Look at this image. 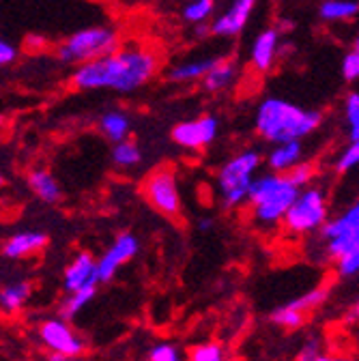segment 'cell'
<instances>
[{
    "label": "cell",
    "mask_w": 359,
    "mask_h": 361,
    "mask_svg": "<svg viewBox=\"0 0 359 361\" xmlns=\"http://www.w3.org/2000/svg\"><path fill=\"white\" fill-rule=\"evenodd\" d=\"M159 69V59L145 45H127L114 52L78 65L71 84L78 90H116L133 93L149 84Z\"/></svg>",
    "instance_id": "cell-1"
},
{
    "label": "cell",
    "mask_w": 359,
    "mask_h": 361,
    "mask_svg": "<svg viewBox=\"0 0 359 361\" xmlns=\"http://www.w3.org/2000/svg\"><path fill=\"white\" fill-rule=\"evenodd\" d=\"M323 123V114L305 110L282 97H267L256 110V131L262 140L278 145L288 140H303Z\"/></svg>",
    "instance_id": "cell-2"
},
{
    "label": "cell",
    "mask_w": 359,
    "mask_h": 361,
    "mask_svg": "<svg viewBox=\"0 0 359 361\" xmlns=\"http://www.w3.org/2000/svg\"><path fill=\"white\" fill-rule=\"evenodd\" d=\"M299 188L284 172H269L256 176L248 192V204L252 209V219L256 228L274 231L282 226V219L297 198Z\"/></svg>",
    "instance_id": "cell-3"
},
{
    "label": "cell",
    "mask_w": 359,
    "mask_h": 361,
    "mask_svg": "<svg viewBox=\"0 0 359 361\" xmlns=\"http://www.w3.org/2000/svg\"><path fill=\"white\" fill-rule=\"evenodd\" d=\"M262 164V155L254 149L239 151L229 161L217 170L215 183H217V196L224 209H239L248 200V192L252 180L256 178V172Z\"/></svg>",
    "instance_id": "cell-4"
},
{
    "label": "cell",
    "mask_w": 359,
    "mask_h": 361,
    "mask_svg": "<svg viewBox=\"0 0 359 361\" xmlns=\"http://www.w3.org/2000/svg\"><path fill=\"white\" fill-rule=\"evenodd\" d=\"M327 217H329V200L325 190L308 185L299 190L297 198L293 200V204L288 207L282 219V226L293 237H305L319 233Z\"/></svg>",
    "instance_id": "cell-5"
},
{
    "label": "cell",
    "mask_w": 359,
    "mask_h": 361,
    "mask_svg": "<svg viewBox=\"0 0 359 361\" xmlns=\"http://www.w3.org/2000/svg\"><path fill=\"white\" fill-rule=\"evenodd\" d=\"M121 45L118 32L108 26L82 28L67 37L56 50V56L67 65H82L114 52Z\"/></svg>",
    "instance_id": "cell-6"
},
{
    "label": "cell",
    "mask_w": 359,
    "mask_h": 361,
    "mask_svg": "<svg viewBox=\"0 0 359 361\" xmlns=\"http://www.w3.org/2000/svg\"><path fill=\"white\" fill-rule=\"evenodd\" d=\"M319 233L325 256L334 262L351 252H359V204L355 202L340 215L327 217Z\"/></svg>",
    "instance_id": "cell-7"
},
{
    "label": "cell",
    "mask_w": 359,
    "mask_h": 361,
    "mask_svg": "<svg viewBox=\"0 0 359 361\" xmlns=\"http://www.w3.org/2000/svg\"><path fill=\"white\" fill-rule=\"evenodd\" d=\"M142 190H145V198L157 213H162L166 217L181 215L183 196H181V188H178V176H176L174 168H170V166L155 168L147 176Z\"/></svg>",
    "instance_id": "cell-8"
},
{
    "label": "cell",
    "mask_w": 359,
    "mask_h": 361,
    "mask_svg": "<svg viewBox=\"0 0 359 361\" xmlns=\"http://www.w3.org/2000/svg\"><path fill=\"white\" fill-rule=\"evenodd\" d=\"M37 338L43 348L56 357H82L86 353V340L61 316L41 321L37 327Z\"/></svg>",
    "instance_id": "cell-9"
},
{
    "label": "cell",
    "mask_w": 359,
    "mask_h": 361,
    "mask_svg": "<svg viewBox=\"0 0 359 361\" xmlns=\"http://www.w3.org/2000/svg\"><path fill=\"white\" fill-rule=\"evenodd\" d=\"M327 297H329V286H317L293 301L278 305L269 314V321L276 327H280L282 331H297L308 323L310 314L317 312L327 301Z\"/></svg>",
    "instance_id": "cell-10"
},
{
    "label": "cell",
    "mask_w": 359,
    "mask_h": 361,
    "mask_svg": "<svg viewBox=\"0 0 359 361\" xmlns=\"http://www.w3.org/2000/svg\"><path fill=\"white\" fill-rule=\"evenodd\" d=\"M219 131V121L211 114L198 116L194 121H183L172 127V140L188 151H200L213 145Z\"/></svg>",
    "instance_id": "cell-11"
},
{
    "label": "cell",
    "mask_w": 359,
    "mask_h": 361,
    "mask_svg": "<svg viewBox=\"0 0 359 361\" xmlns=\"http://www.w3.org/2000/svg\"><path fill=\"white\" fill-rule=\"evenodd\" d=\"M138 250H140V241H138L136 235L121 233L112 241V245L102 254V258H97V278H99V284L114 280V276L118 274V269L136 258Z\"/></svg>",
    "instance_id": "cell-12"
},
{
    "label": "cell",
    "mask_w": 359,
    "mask_h": 361,
    "mask_svg": "<svg viewBox=\"0 0 359 361\" xmlns=\"http://www.w3.org/2000/svg\"><path fill=\"white\" fill-rule=\"evenodd\" d=\"M97 258L91 252H78L63 274V290L75 293L82 288H97Z\"/></svg>",
    "instance_id": "cell-13"
},
{
    "label": "cell",
    "mask_w": 359,
    "mask_h": 361,
    "mask_svg": "<svg viewBox=\"0 0 359 361\" xmlns=\"http://www.w3.org/2000/svg\"><path fill=\"white\" fill-rule=\"evenodd\" d=\"M256 3L258 0H233V5L221 16H217L215 22L209 26V32H213L215 37H224V39L239 37L245 30L256 9Z\"/></svg>",
    "instance_id": "cell-14"
},
{
    "label": "cell",
    "mask_w": 359,
    "mask_h": 361,
    "mask_svg": "<svg viewBox=\"0 0 359 361\" xmlns=\"http://www.w3.org/2000/svg\"><path fill=\"white\" fill-rule=\"evenodd\" d=\"M278 45H280V32L276 28H267L254 39L250 50V63L258 73H267L274 69L278 61Z\"/></svg>",
    "instance_id": "cell-15"
},
{
    "label": "cell",
    "mask_w": 359,
    "mask_h": 361,
    "mask_svg": "<svg viewBox=\"0 0 359 361\" xmlns=\"http://www.w3.org/2000/svg\"><path fill=\"white\" fill-rule=\"evenodd\" d=\"M48 245V235L41 231H22L11 235L5 243H3V256L9 260H24L30 258L35 254H39L41 250H46Z\"/></svg>",
    "instance_id": "cell-16"
},
{
    "label": "cell",
    "mask_w": 359,
    "mask_h": 361,
    "mask_svg": "<svg viewBox=\"0 0 359 361\" xmlns=\"http://www.w3.org/2000/svg\"><path fill=\"white\" fill-rule=\"evenodd\" d=\"M28 188L41 202H46V204H56L63 198L61 183L46 168H32L28 172Z\"/></svg>",
    "instance_id": "cell-17"
},
{
    "label": "cell",
    "mask_w": 359,
    "mask_h": 361,
    "mask_svg": "<svg viewBox=\"0 0 359 361\" xmlns=\"http://www.w3.org/2000/svg\"><path fill=\"white\" fill-rule=\"evenodd\" d=\"M301 159H303V142L288 140V142L274 145V149L267 155V166L272 168V172H288Z\"/></svg>",
    "instance_id": "cell-18"
},
{
    "label": "cell",
    "mask_w": 359,
    "mask_h": 361,
    "mask_svg": "<svg viewBox=\"0 0 359 361\" xmlns=\"http://www.w3.org/2000/svg\"><path fill=\"white\" fill-rule=\"evenodd\" d=\"M237 73L239 71H237V65L233 61H226V59L219 56V61L205 73L202 84L209 93H221V90H226L235 84Z\"/></svg>",
    "instance_id": "cell-19"
},
{
    "label": "cell",
    "mask_w": 359,
    "mask_h": 361,
    "mask_svg": "<svg viewBox=\"0 0 359 361\" xmlns=\"http://www.w3.org/2000/svg\"><path fill=\"white\" fill-rule=\"evenodd\" d=\"M30 297H32L30 282H11L0 288V312L13 316L26 307Z\"/></svg>",
    "instance_id": "cell-20"
},
{
    "label": "cell",
    "mask_w": 359,
    "mask_h": 361,
    "mask_svg": "<svg viewBox=\"0 0 359 361\" xmlns=\"http://www.w3.org/2000/svg\"><path fill=\"white\" fill-rule=\"evenodd\" d=\"M219 61V56L215 59H196V61H185L181 65H174L168 73V80L170 82H176V84H188V82H196V80H202L205 73Z\"/></svg>",
    "instance_id": "cell-21"
},
{
    "label": "cell",
    "mask_w": 359,
    "mask_h": 361,
    "mask_svg": "<svg viewBox=\"0 0 359 361\" xmlns=\"http://www.w3.org/2000/svg\"><path fill=\"white\" fill-rule=\"evenodd\" d=\"M99 129L106 135L108 140L112 142H121L125 138H129V131H131V121L125 112L118 110H110L99 118Z\"/></svg>",
    "instance_id": "cell-22"
},
{
    "label": "cell",
    "mask_w": 359,
    "mask_h": 361,
    "mask_svg": "<svg viewBox=\"0 0 359 361\" xmlns=\"http://www.w3.org/2000/svg\"><path fill=\"white\" fill-rule=\"evenodd\" d=\"M97 295V288H82L75 293H65V299L59 303V316L65 321H71L91 303Z\"/></svg>",
    "instance_id": "cell-23"
},
{
    "label": "cell",
    "mask_w": 359,
    "mask_h": 361,
    "mask_svg": "<svg viewBox=\"0 0 359 361\" xmlns=\"http://www.w3.org/2000/svg\"><path fill=\"white\" fill-rule=\"evenodd\" d=\"M359 5L355 0H325L319 9L321 20L325 22H351L357 18Z\"/></svg>",
    "instance_id": "cell-24"
},
{
    "label": "cell",
    "mask_w": 359,
    "mask_h": 361,
    "mask_svg": "<svg viewBox=\"0 0 359 361\" xmlns=\"http://www.w3.org/2000/svg\"><path fill=\"white\" fill-rule=\"evenodd\" d=\"M112 161L114 166L123 168V170H129V168H136L140 161H142V151L140 147L125 138L121 142H114V149H112Z\"/></svg>",
    "instance_id": "cell-25"
},
{
    "label": "cell",
    "mask_w": 359,
    "mask_h": 361,
    "mask_svg": "<svg viewBox=\"0 0 359 361\" xmlns=\"http://www.w3.org/2000/svg\"><path fill=\"white\" fill-rule=\"evenodd\" d=\"M185 361H231V357L224 344L215 340H207L192 346V350L185 355Z\"/></svg>",
    "instance_id": "cell-26"
},
{
    "label": "cell",
    "mask_w": 359,
    "mask_h": 361,
    "mask_svg": "<svg viewBox=\"0 0 359 361\" xmlns=\"http://www.w3.org/2000/svg\"><path fill=\"white\" fill-rule=\"evenodd\" d=\"M344 123L348 129V142H359V93L351 90L344 99Z\"/></svg>",
    "instance_id": "cell-27"
},
{
    "label": "cell",
    "mask_w": 359,
    "mask_h": 361,
    "mask_svg": "<svg viewBox=\"0 0 359 361\" xmlns=\"http://www.w3.org/2000/svg\"><path fill=\"white\" fill-rule=\"evenodd\" d=\"M215 9V0H188L183 9V20L188 24H205Z\"/></svg>",
    "instance_id": "cell-28"
},
{
    "label": "cell",
    "mask_w": 359,
    "mask_h": 361,
    "mask_svg": "<svg viewBox=\"0 0 359 361\" xmlns=\"http://www.w3.org/2000/svg\"><path fill=\"white\" fill-rule=\"evenodd\" d=\"M147 361H185V353L176 342H157L151 346Z\"/></svg>",
    "instance_id": "cell-29"
},
{
    "label": "cell",
    "mask_w": 359,
    "mask_h": 361,
    "mask_svg": "<svg viewBox=\"0 0 359 361\" xmlns=\"http://www.w3.org/2000/svg\"><path fill=\"white\" fill-rule=\"evenodd\" d=\"M323 353H327L325 350V340L321 336H317V334H312V336H308L301 342V346L295 353L293 361H314L317 357H321Z\"/></svg>",
    "instance_id": "cell-30"
},
{
    "label": "cell",
    "mask_w": 359,
    "mask_h": 361,
    "mask_svg": "<svg viewBox=\"0 0 359 361\" xmlns=\"http://www.w3.org/2000/svg\"><path fill=\"white\" fill-rule=\"evenodd\" d=\"M293 183L299 188V190H303V188H308V185H312V180H314V176H317V166H314L312 161H305V159H301L297 166H293L288 172H284Z\"/></svg>",
    "instance_id": "cell-31"
},
{
    "label": "cell",
    "mask_w": 359,
    "mask_h": 361,
    "mask_svg": "<svg viewBox=\"0 0 359 361\" xmlns=\"http://www.w3.org/2000/svg\"><path fill=\"white\" fill-rule=\"evenodd\" d=\"M359 164V142H348L336 157L334 168L338 174H348Z\"/></svg>",
    "instance_id": "cell-32"
},
{
    "label": "cell",
    "mask_w": 359,
    "mask_h": 361,
    "mask_svg": "<svg viewBox=\"0 0 359 361\" xmlns=\"http://www.w3.org/2000/svg\"><path fill=\"white\" fill-rule=\"evenodd\" d=\"M336 271H338V276L344 278V280L357 278V274H359V252H351V254L338 258L336 260Z\"/></svg>",
    "instance_id": "cell-33"
},
{
    "label": "cell",
    "mask_w": 359,
    "mask_h": 361,
    "mask_svg": "<svg viewBox=\"0 0 359 361\" xmlns=\"http://www.w3.org/2000/svg\"><path fill=\"white\" fill-rule=\"evenodd\" d=\"M340 71H342V78L346 82H355L359 78V45L357 43L353 45V50H348L344 54Z\"/></svg>",
    "instance_id": "cell-34"
},
{
    "label": "cell",
    "mask_w": 359,
    "mask_h": 361,
    "mask_svg": "<svg viewBox=\"0 0 359 361\" xmlns=\"http://www.w3.org/2000/svg\"><path fill=\"white\" fill-rule=\"evenodd\" d=\"M18 59V50L16 45H11L9 41H0V67L11 65Z\"/></svg>",
    "instance_id": "cell-35"
},
{
    "label": "cell",
    "mask_w": 359,
    "mask_h": 361,
    "mask_svg": "<svg viewBox=\"0 0 359 361\" xmlns=\"http://www.w3.org/2000/svg\"><path fill=\"white\" fill-rule=\"evenodd\" d=\"M357 312H359L357 303H353L351 310H346V321H351V325H357V316H359Z\"/></svg>",
    "instance_id": "cell-36"
},
{
    "label": "cell",
    "mask_w": 359,
    "mask_h": 361,
    "mask_svg": "<svg viewBox=\"0 0 359 361\" xmlns=\"http://www.w3.org/2000/svg\"><path fill=\"white\" fill-rule=\"evenodd\" d=\"M198 228H200L202 233L211 231V228H213V217H200V219H198Z\"/></svg>",
    "instance_id": "cell-37"
},
{
    "label": "cell",
    "mask_w": 359,
    "mask_h": 361,
    "mask_svg": "<svg viewBox=\"0 0 359 361\" xmlns=\"http://www.w3.org/2000/svg\"><path fill=\"white\" fill-rule=\"evenodd\" d=\"M48 361H88V359H84V355L82 357H56V355H50Z\"/></svg>",
    "instance_id": "cell-38"
},
{
    "label": "cell",
    "mask_w": 359,
    "mask_h": 361,
    "mask_svg": "<svg viewBox=\"0 0 359 361\" xmlns=\"http://www.w3.org/2000/svg\"><path fill=\"white\" fill-rule=\"evenodd\" d=\"M334 361H357V357L348 353H334Z\"/></svg>",
    "instance_id": "cell-39"
},
{
    "label": "cell",
    "mask_w": 359,
    "mask_h": 361,
    "mask_svg": "<svg viewBox=\"0 0 359 361\" xmlns=\"http://www.w3.org/2000/svg\"><path fill=\"white\" fill-rule=\"evenodd\" d=\"M314 361H334V353H323L321 357H317Z\"/></svg>",
    "instance_id": "cell-40"
},
{
    "label": "cell",
    "mask_w": 359,
    "mask_h": 361,
    "mask_svg": "<svg viewBox=\"0 0 359 361\" xmlns=\"http://www.w3.org/2000/svg\"><path fill=\"white\" fill-rule=\"evenodd\" d=\"M5 185V176L3 174H0V188H3Z\"/></svg>",
    "instance_id": "cell-41"
},
{
    "label": "cell",
    "mask_w": 359,
    "mask_h": 361,
    "mask_svg": "<svg viewBox=\"0 0 359 361\" xmlns=\"http://www.w3.org/2000/svg\"><path fill=\"white\" fill-rule=\"evenodd\" d=\"M5 125V121H3V116H0V127H3Z\"/></svg>",
    "instance_id": "cell-42"
}]
</instances>
